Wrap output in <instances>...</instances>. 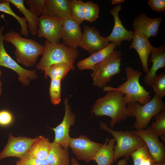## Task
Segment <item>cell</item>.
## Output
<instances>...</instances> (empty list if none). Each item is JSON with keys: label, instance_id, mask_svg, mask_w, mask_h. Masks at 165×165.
I'll use <instances>...</instances> for the list:
<instances>
[{"label": "cell", "instance_id": "7", "mask_svg": "<svg viewBox=\"0 0 165 165\" xmlns=\"http://www.w3.org/2000/svg\"><path fill=\"white\" fill-rule=\"evenodd\" d=\"M130 117H135L134 127L136 130L146 129L152 118L165 109V103L155 94L148 102L141 105L138 102L127 104Z\"/></svg>", "mask_w": 165, "mask_h": 165}, {"label": "cell", "instance_id": "21", "mask_svg": "<svg viewBox=\"0 0 165 165\" xmlns=\"http://www.w3.org/2000/svg\"><path fill=\"white\" fill-rule=\"evenodd\" d=\"M116 47L115 44L111 42L105 48L79 61L77 63V66L79 69L81 70L87 69L92 70L95 65L112 53Z\"/></svg>", "mask_w": 165, "mask_h": 165}, {"label": "cell", "instance_id": "4", "mask_svg": "<svg viewBox=\"0 0 165 165\" xmlns=\"http://www.w3.org/2000/svg\"><path fill=\"white\" fill-rule=\"evenodd\" d=\"M79 54L77 49L68 47L63 43H52L45 40L42 56L36 67L42 71L57 64H74Z\"/></svg>", "mask_w": 165, "mask_h": 165}, {"label": "cell", "instance_id": "11", "mask_svg": "<svg viewBox=\"0 0 165 165\" xmlns=\"http://www.w3.org/2000/svg\"><path fill=\"white\" fill-rule=\"evenodd\" d=\"M64 102L65 113L63 120L56 127L52 129L55 133V138L53 142L64 147L68 148L71 138L69 133L70 128L71 126L75 124L76 117L72 111L68 97L64 99Z\"/></svg>", "mask_w": 165, "mask_h": 165}, {"label": "cell", "instance_id": "1", "mask_svg": "<svg viewBox=\"0 0 165 165\" xmlns=\"http://www.w3.org/2000/svg\"><path fill=\"white\" fill-rule=\"evenodd\" d=\"M102 90L104 92H107V94L95 101L91 113L96 116H105L110 117L109 124L111 128H113L116 123L130 117V112L124 101L123 92L110 86H105Z\"/></svg>", "mask_w": 165, "mask_h": 165}, {"label": "cell", "instance_id": "41", "mask_svg": "<svg viewBox=\"0 0 165 165\" xmlns=\"http://www.w3.org/2000/svg\"><path fill=\"white\" fill-rule=\"evenodd\" d=\"M153 165H165V162L163 163H155Z\"/></svg>", "mask_w": 165, "mask_h": 165}, {"label": "cell", "instance_id": "13", "mask_svg": "<svg viewBox=\"0 0 165 165\" xmlns=\"http://www.w3.org/2000/svg\"><path fill=\"white\" fill-rule=\"evenodd\" d=\"M8 138L6 145L0 153V161L11 157L21 159L36 139L20 136L15 137L11 133L9 134Z\"/></svg>", "mask_w": 165, "mask_h": 165}, {"label": "cell", "instance_id": "9", "mask_svg": "<svg viewBox=\"0 0 165 165\" xmlns=\"http://www.w3.org/2000/svg\"><path fill=\"white\" fill-rule=\"evenodd\" d=\"M102 145L93 141L83 135L77 138L71 137L68 147L78 160L85 161L87 163L91 161Z\"/></svg>", "mask_w": 165, "mask_h": 165}, {"label": "cell", "instance_id": "34", "mask_svg": "<svg viewBox=\"0 0 165 165\" xmlns=\"http://www.w3.org/2000/svg\"><path fill=\"white\" fill-rule=\"evenodd\" d=\"M45 0H25L24 2L29 7V9L38 17L42 15Z\"/></svg>", "mask_w": 165, "mask_h": 165}, {"label": "cell", "instance_id": "33", "mask_svg": "<svg viewBox=\"0 0 165 165\" xmlns=\"http://www.w3.org/2000/svg\"><path fill=\"white\" fill-rule=\"evenodd\" d=\"M18 161L21 165H50L46 159H40L35 157L28 152Z\"/></svg>", "mask_w": 165, "mask_h": 165}, {"label": "cell", "instance_id": "38", "mask_svg": "<svg viewBox=\"0 0 165 165\" xmlns=\"http://www.w3.org/2000/svg\"><path fill=\"white\" fill-rule=\"evenodd\" d=\"M71 165H80L77 160L74 158H72L71 159Z\"/></svg>", "mask_w": 165, "mask_h": 165}, {"label": "cell", "instance_id": "20", "mask_svg": "<svg viewBox=\"0 0 165 165\" xmlns=\"http://www.w3.org/2000/svg\"><path fill=\"white\" fill-rule=\"evenodd\" d=\"M149 62H152V66L144 78V82L151 86L153 80L157 75L156 72L160 68L165 67V47L164 45L154 48L152 51Z\"/></svg>", "mask_w": 165, "mask_h": 165}, {"label": "cell", "instance_id": "28", "mask_svg": "<svg viewBox=\"0 0 165 165\" xmlns=\"http://www.w3.org/2000/svg\"><path fill=\"white\" fill-rule=\"evenodd\" d=\"M85 2L81 0H71V17L79 25L85 20Z\"/></svg>", "mask_w": 165, "mask_h": 165}, {"label": "cell", "instance_id": "29", "mask_svg": "<svg viewBox=\"0 0 165 165\" xmlns=\"http://www.w3.org/2000/svg\"><path fill=\"white\" fill-rule=\"evenodd\" d=\"M155 121L150 127L152 132L160 136L163 141L165 142V109L155 116Z\"/></svg>", "mask_w": 165, "mask_h": 165}, {"label": "cell", "instance_id": "31", "mask_svg": "<svg viewBox=\"0 0 165 165\" xmlns=\"http://www.w3.org/2000/svg\"><path fill=\"white\" fill-rule=\"evenodd\" d=\"M155 94L159 98H162L165 95V71L157 75L151 84Z\"/></svg>", "mask_w": 165, "mask_h": 165}, {"label": "cell", "instance_id": "5", "mask_svg": "<svg viewBox=\"0 0 165 165\" xmlns=\"http://www.w3.org/2000/svg\"><path fill=\"white\" fill-rule=\"evenodd\" d=\"M99 123L101 129L111 134L115 140L116 144L114 147L115 161L123 156L128 159L133 152L145 144L141 137L128 130L116 131L109 127L103 121Z\"/></svg>", "mask_w": 165, "mask_h": 165}, {"label": "cell", "instance_id": "6", "mask_svg": "<svg viewBox=\"0 0 165 165\" xmlns=\"http://www.w3.org/2000/svg\"><path fill=\"white\" fill-rule=\"evenodd\" d=\"M122 54L120 50H115L94 66L90 74L94 86L103 88L111 81L112 77L120 72Z\"/></svg>", "mask_w": 165, "mask_h": 165}, {"label": "cell", "instance_id": "40", "mask_svg": "<svg viewBox=\"0 0 165 165\" xmlns=\"http://www.w3.org/2000/svg\"><path fill=\"white\" fill-rule=\"evenodd\" d=\"M1 71L0 69V78L1 75ZM2 83L0 80V95H1L2 94Z\"/></svg>", "mask_w": 165, "mask_h": 165}, {"label": "cell", "instance_id": "18", "mask_svg": "<svg viewBox=\"0 0 165 165\" xmlns=\"http://www.w3.org/2000/svg\"><path fill=\"white\" fill-rule=\"evenodd\" d=\"M162 20L161 17L150 18L145 13H142L135 18L132 27L134 30L142 33L149 38L157 35Z\"/></svg>", "mask_w": 165, "mask_h": 165}, {"label": "cell", "instance_id": "27", "mask_svg": "<svg viewBox=\"0 0 165 165\" xmlns=\"http://www.w3.org/2000/svg\"><path fill=\"white\" fill-rule=\"evenodd\" d=\"M130 156L133 165H153L155 163L145 144L133 152Z\"/></svg>", "mask_w": 165, "mask_h": 165}, {"label": "cell", "instance_id": "22", "mask_svg": "<svg viewBox=\"0 0 165 165\" xmlns=\"http://www.w3.org/2000/svg\"><path fill=\"white\" fill-rule=\"evenodd\" d=\"M116 141L114 138H108L99 150L91 159L94 160L97 165H110L115 161L114 147Z\"/></svg>", "mask_w": 165, "mask_h": 165}, {"label": "cell", "instance_id": "25", "mask_svg": "<svg viewBox=\"0 0 165 165\" xmlns=\"http://www.w3.org/2000/svg\"><path fill=\"white\" fill-rule=\"evenodd\" d=\"M52 146L48 138L39 136L36 138L30 147L28 152L33 156L40 159H45L49 154Z\"/></svg>", "mask_w": 165, "mask_h": 165}, {"label": "cell", "instance_id": "32", "mask_svg": "<svg viewBox=\"0 0 165 165\" xmlns=\"http://www.w3.org/2000/svg\"><path fill=\"white\" fill-rule=\"evenodd\" d=\"M99 7L92 1H87L84 3L85 20L94 22L99 17Z\"/></svg>", "mask_w": 165, "mask_h": 165}, {"label": "cell", "instance_id": "37", "mask_svg": "<svg viewBox=\"0 0 165 165\" xmlns=\"http://www.w3.org/2000/svg\"><path fill=\"white\" fill-rule=\"evenodd\" d=\"M128 160L126 158L121 159L118 161L117 165H127Z\"/></svg>", "mask_w": 165, "mask_h": 165}, {"label": "cell", "instance_id": "8", "mask_svg": "<svg viewBox=\"0 0 165 165\" xmlns=\"http://www.w3.org/2000/svg\"><path fill=\"white\" fill-rule=\"evenodd\" d=\"M4 26L0 27V66L10 68L19 75L18 80L24 85L29 84L30 80L35 79L38 76L35 69H25L13 59L6 51L4 45L2 32Z\"/></svg>", "mask_w": 165, "mask_h": 165}, {"label": "cell", "instance_id": "36", "mask_svg": "<svg viewBox=\"0 0 165 165\" xmlns=\"http://www.w3.org/2000/svg\"><path fill=\"white\" fill-rule=\"evenodd\" d=\"M147 4L152 10L158 12H163L165 9V0H148Z\"/></svg>", "mask_w": 165, "mask_h": 165}, {"label": "cell", "instance_id": "17", "mask_svg": "<svg viewBox=\"0 0 165 165\" xmlns=\"http://www.w3.org/2000/svg\"><path fill=\"white\" fill-rule=\"evenodd\" d=\"M82 35L80 25L71 17L63 20L61 38L63 44L77 49Z\"/></svg>", "mask_w": 165, "mask_h": 165}, {"label": "cell", "instance_id": "42", "mask_svg": "<svg viewBox=\"0 0 165 165\" xmlns=\"http://www.w3.org/2000/svg\"><path fill=\"white\" fill-rule=\"evenodd\" d=\"M16 165H21L18 161L16 162Z\"/></svg>", "mask_w": 165, "mask_h": 165}, {"label": "cell", "instance_id": "12", "mask_svg": "<svg viewBox=\"0 0 165 165\" xmlns=\"http://www.w3.org/2000/svg\"><path fill=\"white\" fill-rule=\"evenodd\" d=\"M63 20L44 15L39 17L37 35L50 42L59 43L60 40Z\"/></svg>", "mask_w": 165, "mask_h": 165}, {"label": "cell", "instance_id": "14", "mask_svg": "<svg viewBox=\"0 0 165 165\" xmlns=\"http://www.w3.org/2000/svg\"><path fill=\"white\" fill-rule=\"evenodd\" d=\"M109 43L107 38L101 36L95 28L84 26L83 33L79 46L91 54L105 48Z\"/></svg>", "mask_w": 165, "mask_h": 165}, {"label": "cell", "instance_id": "3", "mask_svg": "<svg viewBox=\"0 0 165 165\" xmlns=\"http://www.w3.org/2000/svg\"><path fill=\"white\" fill-rule=\"evenodd\" d=\"M124 70L127 80L116 89L124 94L123 99L126 105L136 102L142 105L145 104L151 99V92L147 91L140 83L142 73L129 66H126Z\"/></svg>", "mask_w": 165, "mask_h": 165}, {"label": "cell", "instance_id": "30", "mask_svg": "<svg viewBox=\"0 0 165 165\" xmlns=\"http://www.w3.org/2000/svg\"><path fill=\"white\" fill-rule=\"evenodd\" d=\"M62 80L59 78L51 79L49 94L50 101L54 105H59L61 101V82Z\"/></svg>", "mask_w": 165, "mask_h": 165}, {"label": "cell", "instance_id": "26", "mask_svg": "<svg viewBox=\"0 0 165 165\" xmlns=\"http://www.w3.org/2000/svg\"><path fill=\"white\" fill-rule=\"evenodd\" d=\"M74 64L60 63L53 65L45 69V77L48 76L50 79L60 78L63 79L69 71L74 69Z\"/></svg>", "mask_w": 165, "mask_h": 165}, {"label": "cell", "instance_id": "10", "mask_svg": "<svg viewBox=\"0 0 165 165\" xmlns=\"http://www.w3.org/2000/svg\"><path fill=\"white\" fill-rule=\"evenodd\" d=\"M130 132L144 140L155 163L165 162V145L159 141V136L152 132L150 126L144 130Z\"/></svg>", "mask_w": 165, "mask_h": 165}, {"label": "cell", "instance_id": "39", "mask_svg": "<svg viewBox=\"0 0 165 165\" xmlns=\"http://www.w3.org/2000/svg\"><path fill=\"white\" fill-rule=\"evenodd\" d=\"M124 0H112L111 4L112 5L119 4L120 3L124 2Z\"/></svg>", "mask_w": 165, "mask_h": 165}, {"label": "cell", "instance_id": "35", "mask_svg": "<svg viewBox=\"0 0 165 165\" xmlns=\"http://www.w3.org/2000/svg\"><path fill=\"white\" fill-rule=\"evenodd\" d=\"M13 119L12 114L6 110L0 111V125L6 126L10 124Z\"/></svg>", "mask_w": 165, "mask_h": 165}, {"label": "cell", "instance_id": "2", "mask_svg": "<svg viewBox=\"0 0 165 165\" xmlns=\"http://www.w3.org/2000/svg\"><path fill=\"white\" fill-rule=\"evenodd\" d=\"M2 37L4 41L12 44L15 47L14 54L18 64L28 67L33 66L39 56L43 54L44 45L32 39L23 38L17 32L10 31Z\"/></svg>", "mask_w": 165, "mask_h": 165}, {"label": "cell", "instance_id": "19", "mask_svg": "<svg viewBox=\"0 0 165 165\" xmlns=\"http://www.w3.org/2000/svg\"><path fill=\"white\" fill-rule=\"evenodd\" d=\"M42 15L62 20L71 17L69 0H45Z\"/></svg>", "mask_w": 165, "mask_h": 165}, {"label": "cell", "instance_id": "16", "mask_svg": "<svg viewBox=\"0 0 165 165\" xmlns=\"http://www.w3.org/2000/svg\"><path fill=\"white\" fill-rule=\"evenodd\" d=\"M132 42L129 49H134L140 59L143 71L146 74L149 71L148 58L154 47L148 38L142 33L134 30Z\"/></svg>", "mask_w": 165, "mask_h": 165}, {"label": "cell", "instance_id": "24", "mask_svg": "<svg viewBox=\"0 0 165 165\" xmlns=\"http://www.w3.org/2000/svg\"><path fill=\"white\" fill-rule=\"evenodd\" d=\"M14 5L24 15L28 23L29 31L33 35L37 34L39 17L27 8L23 0H6Z\"/></svg>", "mask_w": 165, "mask_h": 165}, {"label": "cell", "instance_id": "23", "mask_svg": "<svg viewBox=\"0 0 165 165\" xmlns=\"http://www.w3.org/2000/svg\"><path fill=\"white\" fill-rule=\"evenodd\" d=\"M46 159L50 165H70L68 148L52 142L51 148Z\"/></svg>", "mask_w": 165, "mask_h": 165}, {"label": "cell", "instance_id": "15", "mask_svg": "<svg viewBox=\"0 0 165 165\" xmlns=\"http://www.w3.org/2000/svg\"><path fill=\"white\" fill-rule=\"evenodd\" d=\"M121 4L114 6L110 11L114 19V26L110 34L107 38L109 42L114 43L116 47L121 46L122 42L132 40L134 32L128 31L124 27L119 16V12L122 9Z\"/></svg>", "mask_w": 165, "mask_h": 165}]
</instances>
